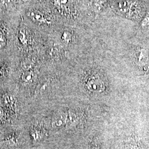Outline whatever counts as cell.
Listing matches in <instances>:
<instances>
[{"instance_id":"277c9868","label":"cell","mask_w":149,"mask_h":149,"mask_svg":"<svg viewBox=\"0 0 149 149\" xmlns=\"http://www.w3.org/2000/svg\"><path fill=\"white\" fill-rule=\"evenodd\" d=\"M135 59L138 64H145L148 59V53L144 48H139L135 53Z\"/></svg>"},{"instance_id":"5bb4252c","label":"cell","mask_w":149,"mask_h":149,"mask_svg":"<svg viewBox=\"0 0 149 149\" xmlns=\"http://www.w3.org/2000/svg\"><path fill=\"white\" fill-rule=\"evenodd\" d=\"M63 39H64V41L69 42L70 39V36L69 34H68V33L65 32L63 34Z\"/></svg>"},{"instance_id":"e0dca14e","label":"cell","mask_w":149,"mask_h":149,"mask_svg":"<svg viewBox=\"0 0 149 149\" xmlns=\"http://www.w3.org/2000/svg\"><path fill=\"white\" fill-rule=\"evenodd\" d=\"M90 149H99V148H98V146H97L96 145H91Z\"/></svg>"},{"instance_id":"4fadbf2b","label":"cell","mask_w":149,"mask_h":149,"mask_svg":"<svg viewBox=\"0 0 149 149\" xmlns=\"http://www.w3.org/2000/svg\"><path fill=\"white\" fill-rule=\"evenodd\" d=\"M71 2V0H59L58 2L60 3L59 5L61 6H66L69 4L70 2Z\"/></svg>"},{"instance_id":"8fae6325","label":"cell","mask_w":149,"mask_h":149,"mask_svg":"<svg viewBox=\"0 0 149 149\" xmlns=\"http://www.w3.org/2000/svg\"><path fill=\"white\" fill-rule=\"evenodd\" d=\"M6 44V38L3 34L0 32V49L5 47Z\"/></svg>"},{"instance_id":"ba28073f","label":"cell","mask_w":149,"mask_h":149,"mask_svg":"<svg viewBox=\"0 0 149 149\" xmlns=\"http://www.w3.org/2000/svg\"><path fill=\"white\" fill-rule=\"evenodd\" d=\"M31 16L33 17V18L36 21H37L40 22L46 21V19L44 18V17L40 13H38V12L37 13V12H33L31 13Z\"/></svg>"},{"instance_id":"30bf717a","label":"cell","mask_w":149,"mask_h":149,"mask_svg":"<svg viewBox=\"0 0 149 149\" xmlns=\"http://www.w3.org/2000/svg\"><path fill=\"white\" fill-rule=\"evenodd\" d=\"M6 142L10 145H13L17 143V139L16 136L13 135H10L9 136L6 138Z\"/></svg>"},{"instance_id":"7a4b0ae2","label":"cell","mask_w":149,"mask_h":149,"mask_svg":"<svg viewBox=\"0 0 149 149\" xmlns=\"http://www.w3.org/2000/svg\"><path fill=\"white\" fill-rule=\"evenodd\" d=\"M68 114L66 112H58L52 118L51 124L53 128L59 129L64 127L68 123Z\"/></svg>"},{"instance_id":"2e32d148","label":"cell","mask_w":149,"mask_h":149,"mask_svg":"<svg viewBox=\"0 0 149 149\" xmlns=\"http://www.w3.org/2000/svg\"><path fill=\"white\" fill-rule=\"evenodd\" d=\"M4 112L3 109L0 107V120H2L4 117Z\"/></svg>"},{"instance_id":"9c48e42d","label":"cell","mask_w":149,"mask_h":149,"mask_svg":"<svg viewBox=\"0 0 149 149\" xmlns=\"http://www.w3.org/2000/svg\"><path fill=\"white\" fill-rule=\"evenodd\" d=\"M149 26V13H147L142 18L141 21V26L142 27H148Z\"/></svg>"},{"instance_id":"5b68a950","label":"cell","mask_w":149,"mask_h":149,"mask_svg":"<svg viewBox=\"0 0 149 149\" xmlns=\"http://www.w3.org/2000/svg\"><path fill=\"white\" fill-rule=\"evenodd\" d=\"M34 76V73L32 71L26 70L22 74V81L25 84H29L33 82Z\"/></svg>"},{"instance_id":"52a82bcc","label":"cell","mask_w":149,"mask_h":149,"mask_svg":"<svg viewBox=\"0 0 149 149\" xmlns=\"http://www.w3.org/2000/svg\"><path fill=\"white\" fill-rule=\"evenodd\" d=\"M31 136L33 141L37 142L43 139V134L39 130L34 129V130H33L31 132Z\"/></svg>"},{"instance_id":"6da1fadb","label":"cell","mask_w":149,"mask_h":149,"mask_svg":"<svg viewBox=\"0 0 149 149\" xmlns=\"http://www.w3.org/2000/svg\"><path fill=\"white\" fill-rule=\"evenodd\" d=\"M86 87L88 90L95 93H102L106 88L104 82L97 77H90L87 81Z\"/></svg>"},{"instance_id":"8992f818","label":"cell","mask_w":149,"mask_h":149,"mask_svg":"<svg viewBox=\"0 0 149 149\" xmlns=\"http://www.w3.org/2000/svg\"><path fill=\"white\" fill-rule=\"evenodd\" d=\"M3 102L6 106L10 108H13L16 106V99L12 95H5L3 97Z\"/></svg>"},{"instance_id":"7c38bea8","label":"cell","mask_w":149,"mask_h":149,"mask_svg":"<svg viewBox=\"0 0 149 149\" xmlns=\"http://www.w3.org/2000/svg\"><path fill=\"white\" fill-rule=\"evenodd\" d=\"M125 149H139L137 145L134 143H130L126 145Z\"/></svg>"},{"instance_id":"9a60e30c","label":"cell","mask_w":149,"mask_h":149,"mask_svg":"<svg viewBox=\"0 0 149 149\" xmlns=\"http://www.w3.org/2000/svg\"><path fill=\"white\" fill-rule=\"evenodd\" d=\"M10 0H0V5L1 6H6Z\"/></svg>"},{"instance_id":"3957f363","label":"cell","mask_w":149,"mask_h":149,"mask_svg":"<svg viewBox=\"0 0 149 149\" xmlns=\"http://www.w3.org/2000/svg\"><path fill=\"white\" fill-rule=\"evenodd\" d=\"M127 17L137 19L142 17V10L140 5L136 2L130 1Z\"/></svg>"}]
</instances>
